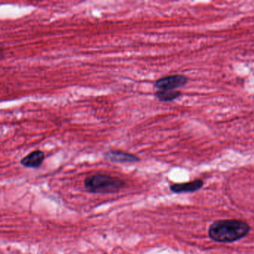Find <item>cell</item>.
Instances as JSON below:
<instances>
[{
	"label": "cell",
	"instance_id": "6da1fadb",
	"mask_svg": "<svg viewBox=\"0 0 254 254\" xmlns=\"http://www.w3.org/2000/svg\"><path fill=\"white\" fill-rule=\"evenodd\" d=\"M251 226L246 221L238 219L217 220L210 224L208 235L218 243H233L246 237Z\"/></svg>",
	"mask_w": 254,
	"mask_h": 254
},
{
	"label": "cell",
	"instance_id": "7a4b0ae2",
	"mask_svg": "<svg viewBox=\"0 0 254 254\" xmlns=\"http://www.w3.org/2000/svg\"><path fill=\"white\" fill-rule=\"evenodd\" d=\"M84 188L94 194H110L118 193L125 188V180L118 177L97 174L87 176L84 181Z\"/></svg>",
	"mask_w": 254,
	"mask_h": 254
},
{
	"label": "cell",
	"instance_id": "3957f363",
	"mask_svg": "<svg viewBox=\"0 0 254 254\" xmlns=\"http://www.w3.org/2000/svg\"><path fill=\"white\" fill-rule=\"evenodd\" d=\"M188 78L182 75H173L161 78L155 81V87L158 90H175L186 85Z\"/></svg>",
	"mask_w": 254,
	"mask_h": 254
},
{
	"label": "cell",
	"instance_id": "277c9868",
	"mask_svg": "<svg viewBox=\"0 0 254 254\" xmlns=\"http://www.w3.org/2000/svg\"><path fill=\"white\" fill-rule=\"evenodd\" d=\"M104 157L108 161L114 163H135L140 161L139 156L122 151L111 150L104 154Z\"/></svg>",
	"mask_w": 254,
	"mask_h": 254
},
{
	"label": "cell",
	"instance_id": "5b68a950",
	"mask_svg": "<svg viewBox=\"0 0 254 254\" xmlns=\"http://www.w3.org/2000/svg\"><path fill=\"white\" fill-rule=\"evenodd\" d=\"M204 186V180L196 179L186 183H173L170 185L169 189L176 194H184V193H193L201 190Z\"/></svg>",
	"mask_w": 254,
	"mask_h": 254
},
{
	"label": "cell",
	"instance_id": "8992f818",
	"mask_svg": "<svg viewBox=\"0 0 254 254\" xmlns=\"http://www.w3.org/2000/svg\"><path fill=\"white\" fill-rule=\"evenodd\" d=\"M45 154L40 150H35L24 156L20 160V164L26 168L38 169L43 164Z\"/></svg>",
	"mask_w": 254,
	"mask_h": 254
},
{
	"label": "cell",
	"instance_id": "52a82bcc",
	"mask_svg": "<svg viewBox=\"0 0 254 254\" xmlns=\"http://www.w3.org/2000/svg\"><path fill=\"white\" fill-rule=\"evenodd\" d=\"M181 93L179 90H157L155 93V97L160 101H171L179 98Z\"/></svg>",
	"mask_w": 254,
	"mask_h": 254
}]
</instances>
